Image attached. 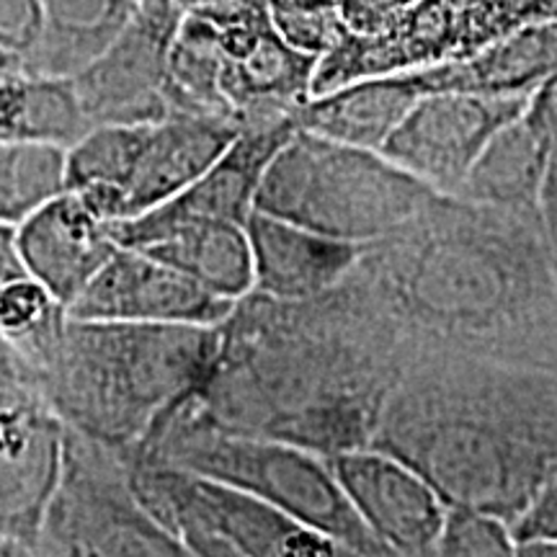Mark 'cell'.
<instances>
[{"label":"cell","instance_id":"6da1fadb","mask_svg":"<svg viewBox=\"0 0 557 557\" xmlns=\"http://www.w3.org/2000/svg\"><path fill=\"white\" fill-rule=\"evenodd\" d=\"M438 197L380 150L297 127L263 173L253 209L348 243H377L408 227Z\"/></svg>","mask_w":557,"mask_h":557},{"label":"cell","instance_id":"7a4b0ae2","mask_svg":"<svg viewBox=\"0 0 557 557\" xmlns=\"http://www.w3.org/2000/svg\"><path fill=\"white\" fill-rule=\"evenodd\" d=\"M238 135L235 122L184 109L96 124L65 152V189L103 220H137L189 189Z\"/></svg>","mask_w":557,"mask_h":557},{"label":"cell","instance_id":"3957f363","mask_svg":"<svg viewBox=\"0 0 557 557\" xmlns=\"http://www.w3.org/2000/svg\"><path fill=\"white\" fill-rule=\"evenodd\" d=\"M178 468L233 483L269 500L299 524L329 534L348 555H387L348 504L329 459L282 438L199 434L186 442Z\"/></svg>","mask_w":557,"mask_h":557},{"label":"cell","instance_id":"277c9868","mask_svg":"<svg viewBox=\"0 0 557 557\" xmlns=\"http://www.w3.org/2000/svg\"><path fill=\"white\" fill-rule=\"evenodd\" d=\"M139 500L156 506L165 529L197 555H348L318 529L299 524L269 500L201 472L160 468L137 480Z\"/></svg>","mask_w":557,"mask_h":557},{"label":"cell","instance_id":"5b68a950","mask_svg":"<svg viewBox=\"0 0 557 557\" xmlns=\"http://www.w3.org/2000/svg\"><path fill=\"white\" fill-rule=\"evenodd\" d=\"M517 29L521 26L513 24L498 0H410L377 32L348 29L318 60L312 96L354 81L470 58Z\"/></svg>","mask_w":557,"mask_h":557},{"label":"cell","instance_id":"8992f818","mask_svg":"<svg viewBox=\"0 0 557 557\" xmlns=\"http://www.w3.org/2000/svg\"><path fill=\"white\" fill-rule=\"evenodd\" d=\"M199 11L220 45V94L243 127L297 120L312 96L318 58L289 47L271 24L267 0H209Z\"/></svg>","mask_w":557,"mask_h":557},{"label":"cell","instance_id":"52a82bcc","mask_svg":"<svg viewBox=\"0 0 557 557\" xmlns=\"http://www.w3.org/2000/svg\"><path fill=\"white\" fill-rule=\"evenodd\" d=\"M532 96L426 94L413 103L380 152L431 189L455 197L487 139L521 116Z\"/></svg>","mask_w":557,"mask_h":557},{"label":"cell","instance_id":"ba28073f","mask_svg":"<svg viewBox=\"0 0 557 557\" xmlns=\"http://www.w3.org/2000/svg\"><path fill=\"white\" fill-rule=\"evenodd\" d=\"M181 18L178 0H139L120 37L75 75V90L94 127L169 114L165 62Z\"/></svg>","mask_w":557,"mask_h":557},{"label":"cell","instance_id":"9c48e42d","mask_svg":"<svg viewBox=\"0 0 557 557\" xmlns=\"http://www.w3.org/2000/svg\"><path fill=\"white\" fill-rule=\"evenodd\" d=\"M233 299L218 297L197 278L143 250L120 246L67 308L83 323L214 325L235 310Z\"/></svg>","mask_w":557,"mask_h":557},{"label":"cell","instance_id":"30bf717a","mask_svg":"<svg viewBox=\"0 0 557 557\" xmlns=\"http://www.w3.org/2000/svg\"><path fill=\"white\" fill-rule=\"evenodd\" d=\"M348 504L387 555H434L447 504L406 459L380 447L329 459Z\"/></svg>","mask_w":557,"mask_h":557},{"label":"cell","instance_id":"8fae6325","mask_svg":"<svg viewBox=\"0 0 557 557\" xmlns=\"http://www.w3.org/2000/svg\"><path fill=\"white\" fill-rule=\"evenodd\" d=\"M426 212V209H423ZM423 225L431 233V225L426 214H421ZM506 230H500L498 240L483 243L478 240H455V235L447 233L449 240L442 235L431 233L429 246L410 250L406 243L395 240L406 248L410 263L400 269L403 289L410 297L408 302L413 305L418 312L429 318V323H465L483 329V323H493V318L504 310L508 292L504 278L506 267L504 261H493V253L504 246Z\"/></svg>","mask_w":557,"mask_h":557},{"label":"cell","instance_id":"7c38bea8","mask_svg":"<svg viewBox=\"0 0 557 557\" xmlns=\"http://www.w3.org/2000/svg\"><path fill=\"white\" fill-rule=\"evenodd\" d=\"M120 246H129L197 278L218 297L240 302L253 292V256L240 222L184 212L165 201L137 220L111 222Z\"/></svg>","mask_w":557,"mask_h":557},{"label":"cell","instance_id":"4fadbf2b","mask_svg":"<svg viewBox=\"0 0 557 557\" xmlns=\"http://www.w3.org/2000/svg\"><path fill=\"white\" fill-rule=\"evenodd\" d=\"M16 246L32 276L67 310L120 240L109 220L99 218L75 191L62 189L18 222Z\"/></svg>","mask_w":557,"mask_h":557},{"label":"cell","instance_id":"5bb4252c","mask_svg":"<svg viewBox=\"0 0 557 557\" xmlns=\"http://www.w3.org/2000/svg\"><path fill=\"white\" fill-rule=\"evenodd\" d=\"M253 256V289L269 299H310L336 287L359 267L369 246L312 233L253 209L246 222Z\"/></svg>","mask_w":557,"mask_h":557},{"label":"cell","instance_id":"9a60e30c","mask_svg":"<svg viewBox=\"0 0 557 557\" xmlns=\"http://www.w3.org/2000/svg\"><path fill=\"white\" fill-rule=\"evenodd\" d=\"M426 94H487L532 96L557 73V21L527 24L462 60L410 70Z\"/></svg>","mask_w":557,"mask_h":557},{"label":"cell","instance_id":"2e32d148","mask_svg":"<svg viewBox=\"0 0 557 557\" xmlns=\"http://www.w3.org/2000/svg\"><path fill=\"white\" fill-rule=\"evenodd\" d=\"M421 96L410 70L354 81L323 96H312L297 111V124L338 143L380 150Z\"/></svg>","mask_w":557,"mask_h":557},{"label":"cell","instance_id":"e0dca14e","mask_svg":"<svg viewBox=\"0 0 557 557\" xmlns=\"http://www.w3.org/2000/svg\"><path fill=\"white\" fill-rule=\"evenodd\" d=\"M139 0H41V26L18 65L75 78L120 37Z\"/></svg>","mask_w":557,"mask_h":557},{"label":"cell","instance_id":"ac0fdd59","mask_svg":"<svg viewBox=\"0 0 557 557\" xmlns=\"http://www.w3.org/2000/svg\"><path fill=\"white\" fill-rule=\"evenodd\" d=\"M547 143L529 107L487 139L455 197L500 209H542Z\"/></svg>","mask_w":557,"mask_h":557},{"label":"cell","instance_id":"d6986e66","mask_svg":"<svg viewBox=\"0 0 557 557\" xmlns=\"http://www.w3.org/2000/svg\"><path fill=\"white\" fill-rule=\"evenodd\" d=\"M94 129L73 78L37 75L18 65L0 70V143L67 145Z\"/></svg>","mask_w":557,"mask_h":557},{"label":"cell","instance_id":"ffe728a7","mask_svg":"<svg viewBox=\"0 0 557 557\" xmlns=\"http://www.w3.org/2000/svg\"><path fill=\"white\" fill-rule=\"evenodd\" d=\"M267 9L278 37L318 60L348 32L338 0H267Z\"/></svg>","mask_w":557,"mask_h":557},{"label":"cell","instance_id":"44dd1931","mask_svg":"<svg viewBox=\"0 0 557 557\" xmlns=\"http://www.w3.org/2000/svg\"><path fill=\"white\" fill-rule=\"evenodd\" d=\"M434 555H517L511 524L472 506H447Z\"/></svg>","mask_w":557,"mask_h":557},{"label":"cell","instance_id":"7402d4cb","mask_svg":"<svg viewBox=\"0 0 557 557\" xmlns=\"http://www.w3.org/2000/svg\"><path fill=\"white\" fill-rule=\"evenodd\" d=\"M67 310L50 295V289L32 276V271L21 274L0 287V333L9 338L39 336L62 320Z\"/></svg>","mask_w":557,"mask_h":557},{"label":"cell","instance_id":"603a6c76","mask_svg":"<svg viewBox=\"0 0 557 557\" xmlns=\"http://www.w3.org/2000/svg\"><path fill=\"white\" fill-rule=\"evenodd\" d=\"M529 114L540 124L547 143V171L542 186V207L557 201V73L542 83L529 99Z\"/></svg>","mask_w":557,"mask_h":557},{"label":"cell","instance_id":"cb8c5ba5","mask_svg":"<svg viewBox=\"0 0 557 557\" xmlns=\"http://www.w3.org/2000/svg\"><path fill=\"white\" fill-rule=\"evenodd\" d=\"M41 0H0V50L21 58L37 39Z\"/></svg>","mask_w":557,"mask_h":557},{"label":"cell","instance_id":"d4e9b609","mask_svg":"<svg viewBox=\"0 0 557 557\" xmlns=\"http://www.w3.org/2000/svg\"><path fill=\"white\" fill-rule=\"evenodd\" d=\"M513 540H557V475L540 487L537 496L511 524Z\"/></svg>","mask_w":557,"mask_h":557},{"label":"cell","instance_id":"484cf974","mask_svg":"<svg viewBox=\"0 0 557 557\" xmlns=\"http://www.w3.org/2000/svg\"><path fill=\"white\" fill-rule=\"evenodd\" d=\"M410 0H338L348 29L351 32H377L395 11L408 5Z\"/></svg>","mask_w":557,"mask_h":557},{"label":"cell","instance_id":"4316f807","mask_svg":"<svg viewBox=\"0 0 557 557\" xmlns=\"http://www.w3.org/2000/svg\"><path fill=\"white\" fill-rule=\"evenodd\" d=\"M517 26L557 21V0H498Z\"/></svg>","mask_w":557,"mask_h":557},{"label":"cell","instance_id":"83f0119b","mask_svg":"<svg viewBox=\"0 0 557 557\" xmlns=\"http://www.w3.org/2000/svg\"><path fill=\"white\" fill-rule=\"evenodd\" d=\"M517 555L524 557H557V540H521Z\"/></svg>","mask_w":557,"mask_h":557},{"label":"cell","instance_id":"f1b7e54d","mask_svg":"<svg viewBox=\"0 0 557 557\" xmlns=\"http://www.w3.org/2000/svg\"><path fill=\"white\" fill-rule=\"evenodd\" d=\"M181 5H184V11L186 9H194V5H201V3H209V0H178Z\"/></svg>","mask_w":557,"mask_h":557}]
</instances>
